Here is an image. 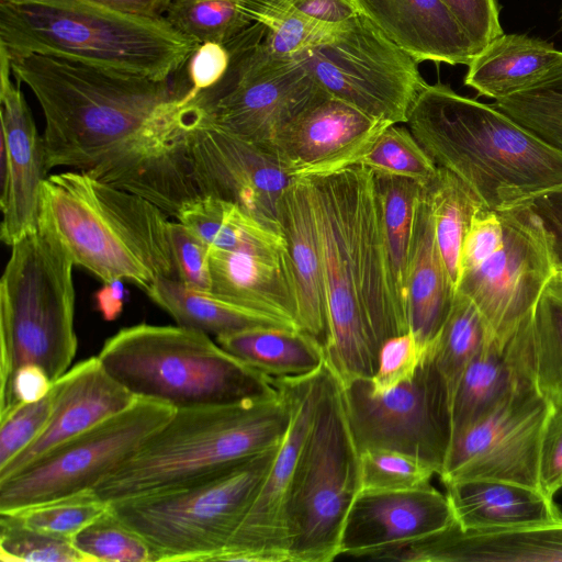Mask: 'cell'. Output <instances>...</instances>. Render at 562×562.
<instances>
[{"label": "cell", "mask_w": 562, "mask_h": 562, "mask_svg": "<svg viewBox=\"0 0 562 562\" xmlns=\"http://www.w3.org/2000/svg\"><path fill=\"white\" fill-rule=\"evenodd\" d=\"M360 492V457L342 384L326 361L289 505L291 562L339 557L347 514Z\"/></svg>", "instance_id": "9c48e42d"}, {"label": "cell", "mask_w": 562, "mask_h": 562, "mask_svg": "<svg viewBox=\"0 0 562 562\" xmlns=\"http://www.w3.org/2000/svg\"><path fill=\"white\" fill-rule=\"evenodd\" d=\"M389 125L322 89L270 149L293 178L326 176L358 164Z\"/></svg>", "instance_id": "ffe728a7"}, {"label": "cell", "mask_w": 562, "mask_h": 562, "mask_svg": "<svg viewBox=\"0 0 562 562\" xmlns=\"http://www.w3.org/2000/svg\"><path fill=\"white\" fill-rule=\"evenodd\" d=\"M405 293L409 331L428 350L450 312L456 288L437 244L425 187L415 212Z\"/></svg>", "instance_id": "83f0119b"}, {"label": "cell", "mask_w": 562, "mask_h": 562, "mask_svg": "<svg viewBox=\"0 0 562 562\" xmlns=\"http://www.w3.org/2000/svg\"><path fill=\"white\" fill-rule=\"evenodd\" d=\"M162 16L199 45H224L254 23L243 0H169Z\"/></svg>", "instance_id": "ab89813d"}, {"label": "cell", "mask_w": 562, "mask_h": 562, "mask_svg": "<svg viewBox=\"0 0 562 562\" xmlns=\"http://www.w3.org/2000/svg\"><path fill=\"white\" fill-rule=\"evenodd\" d=\"M215 340L241 362L273 379L307 376L326 361L324 344L301 329L257 327Z\"/></svg>", "instance_id": "1f68e13d"}, {"label": "cell", "mask_w": 562, "mask_h": 562, "mask_svg": "<svg viewBox=\"0 0 562 562\" xmlns=\"http://www.w3.org/2000/svg\"><path fill=\"white\" fill-rule=\"evenodd\" d=\"M562 61V50L525 34H503L483 47L468 65L464 85L498 100L538 83Z\"/></svg>", "instance_id": "4dcf8cb0"}, {"label": "cell", "mask_w": 562, "mask_h": 562, "mask_svg": "<svg viewBox=\"0 0 562 562\" xmlns=\"http://www.w3.org/2000/svg\"><path fill=\"white\" fill-rule=\"evenodd\" d=\"M161 401L137 397L126 409L58 445L0 481V513L93 490L175 413Z\"/></svg>", "instance_id": "8fae6325"}, {"label": "cell", "mask_w": 562, "mask_h": 562, "mask_svg": "<svg viewBox=\"0 0 562 562\" xmlns=\"http://www.w3.org/2000/svg\"><path fill=\"white\" fill-rule=\"evenodd\" d=\"M170 223L147 199L81 170L47 176L41 188L38 224L103 283L127 280L146 292L176 278Z\"/></svg>", "instance_id": "3957f363"}, {"label": "cell", "mask_w": 562, "mask_h": 562, "mask_svg": "<svg viewBox=\"0 0 562 562\" xmlns=\"http://www.w3.org/2000/svg\"><path fill=\"white\" fill-rule=\"evenodd\" d=\"M97 357L134 396L175 408L237 403L278 391L273 378L241 362L210 335L179 325L123 327Z\"/></svg>", "instance_id": "8992f818"}, {"label": "cell", "mask_w": 562, "mask_h": 562, "mask_svg": "<svg viewBox=\"0 0 562 562\" xmlns=\"http://www.w3.org/2000/svg\"><path fill=\"white\" fill-rule=\"evenodd\" d=\"M120 11L160 18L169 0H95Z\"/></svg>", "instance_id": "91938a15"}, {"label": "cell", "mask_w": 562, "mask_h": 562, "mask_svg": "<svg viewBox=\"0 0 562 562\" xmlns=\"http://www.w3.org/2000/svg\"><path fill=\"white\" fill-rule=\"evenodd\" d=\"M409 562H562V521L507 530H463L456 522L386 552Z\"/></svg>", "instance_id": "d4e9b609"}, {"label": "cell", "mask_w": 562, "mask_h": 562, "mask_svg": "<svg viewBox=\"0 0 562 562\" xmlns=\"http://www.w3.org/2000/svg\"><path fill=\"white\" fill-rule=\"evenodd\" d=\"M127 292L122 279H115L103 283L94 295L97 310L105 321L116 319L124 307Z\"/></svg>", "instance_id": "680465c9"}, {"label": "cell", "mask_w": 562, "mask_h": 562, "mask_svg": "<svg viewBox=\"0 0 562 562\" xmlns=\"http://www.w3.org/2000/svg\"><path fill=\"white\" fill-rule=\"evenodd\" d=\"M323 368L307 376L274 379L290 403L289 426L254 502L216 561L291 562L289 505Z\"/></svg>", "instance_id": "ac0fdd59"}, {"label": "cell", "mask_w": 562, "mask_h": 562, "mask_svg": "<svg viewBox=\"0 0 562 562\" xmlns=\"http://www.w3.org/2000/svg\"><path fill=\"white\" fill-rule=\"evenodd\" d=\"M280 443L191 482L110 503L111 510L149 543L157 562L216 561L246 516Z\"/></svg>", "instance_id": "ba28073f"}, {"label": "cell", "mask_w": 562, "mask_h": 562, "mask_svg": "<svg viewBox=\"0 0 562 562\" xmlns=\"http://www.w3.org/2000/svg\"><path fill=\"white\" fill-rule=\"evenodd\" d=\"M7 57L42 110L48 170L85 171L173 217L201 196L186 145L187 66L156 79L54 55Z\"/></svg>", "instance_id": "6da1fadb"}, {"label": "cell", "mask_w": 562, "mask_h": 562, "mask_svg": "<svg viewBox=\"0 0 562 562\" xmlns=\"http://www.w3.org/2000/svg\"><path fill=\"white\" fill-rule=\"evenodd\" d=\"M307 178L323 258L326 363L347 385L357 379H371L378 360L366 328L350 257L344 177L339 170Z\"/></svg>", "instance_id": "9a60e30c"}, {"label": "cell", "mask_w": 562, "mask_h": 562, "mask_svg": "<svg viewBox=\"0 0 562 562\" xmlns=\"http://www.w3.org/2000/svg\"><path fill=\"white\" fill-rule=\"evenodd\" d=\"M407 128L485 209L503 211L562 186V154L510 116L442 82L425 83Z\"/></svg>", "instance_id": "7a4b0ae2"}, {"label": "cell", "mask_w": 562, "mask_h": 562, "mask_svg": "<svg viewBox=\"0 0 562 562\" xmlns=\"http://www.w3.org/2000/svg\"><path fill=\"white\" fill-rule=\"evenodd\" d=\"M350 428L359 452L389 449L417 457L440 474L452 438L447 385L429 348L415 376L373 394L369 379L342 385Z\"/></svg>", "instance_id": "4fadbf2b"}, {"label": "cell", "mask_w": 562, "mask_h": 562, "mask_svg": "<svg viewBox=\"0 0 562 562\" xmlns=\"http://www.w3.org/2000/svg\"><path fill=\"white\" fill-rule=\"evenodd\" d=\"M530 317L505 346L488 339L465 367L451 400L452 437L490 413L521 382L532 380Z\"/></svg>", "instance_id": "f546056e"}, {"label": "cell", "mask_w": 562, "mask_h": 562, "mask_svg": "<svg viewBox=\"0 0 562 562\" xmlns=\"http://www.w3.org/2000/svg\"><path fill=\"white\" fill-rule=\"evenodd\" d=\"M539 481L549 496L562 488V404L552 405L540 448Z\"/></svg>", "instance_id": "f5cc1de1"}, {"label": "cell", "mask_w": 562, "mask_h": 562, "mask_svg": "<svg viewBox=\"0 0 562 562\" xmlns=\"http://www.w3.org/2000/svg\"><path fill=\"white\" fill-rule=\"evenodd\" d=\"M265 35L266 26L254 22L225 43L231 54L226 74L190 101L213 123L270 149L322 88L296 58L271 54Z\"/></svg>", "instance_id": "30bf717a"}, {"label": "cell", "mask_w": 562, "mask_h": 562, "mask_svg": "<svg viewBox=\"0 0 562 562\" xmlns=\"http://www.w3.org/2000/svg\"><path fill=\"white\" fill-rule=\"evenodd\" d=\"M493 105L562 154V88L532 86Z\"/></svg>", "instance_id": "f6af8a7d"}, {"label": "cell", "mask_w": 562, "mask_h": 562, "mask_svg": "<svg viewBox=\"0 0 562 562\" xmlns=\"http://www.w3.org/2000/svg\"><path fill=\"white\" fill-rule=\"evenodd\" d=\"M561 18H562V14H561Z\"/></svg>", "instance_id": "be15d7a7"}, {"label": "cell", "mask_w": 562, "mask_h": 562, "mask_svg": "<svg viewBox=\"0 0 562 562\" xmlns=\"http://www.w3.org/2000/svg\"><path fill=\"white\" fill-rule=\"evenodd\" d=\"M277 386L276 393L262 397L176 408L169 420L93 487L94 493L113 503L170 488L278 446L289 426L290 403Z\"/></svg>", "instance_id": "5b68a950"}, {"label": "cell", "mask_w": 562, "mask_h": 562, "mask_svg": "<svg viewBox=\"0 0 562 562\" xmlns=\"http://www.w3.org/2000/svg\"><path fill=\"white\" fill-rule=\"evenodd\" d=\"M528 363L538 392L562 404V280L554 276L530 317Z\"/></svg>", "instance_id": "836d02e7"}, {"label": "cell", "mask_w": 562, "mask_h": 562, "mask_svg": "<svg viewBox=\"0 0 562 562\" xmlns=\"http://www.w3.org/2000/svg\"><path fill=\"white\" fill-rule=\"evenodd\" d=\"M491 338L490 328L476 305L456 291L450 312L430 347L450 403L465 367Z\"/></svg>", "instance_id": "74e56055"}, {"label": "cell", "mask_w": 562, "mask_h": 562, "mask_svg": "<svg viewBox=\"0 0 562 562\" xmlns=\"http://www.w3.org/2000/svg\"><path fill=\"white\" fill-rule=\"evenodd\" d=\"M231 61V54L225 45L204 43L199 45L187 64L191 90L188 99L191 100L200 91L215 86L226 74Z\"/></svg>", "instance_id": "db71d44e"}, {"label": "cell", "mask_w": 562, "mask_h": 562, "mask_svg": "<svg viewBox=\"0 0 562 562\" xmlns=\"http://www.w3.org/2000/svg\"><path fill=\"white\" fill-rule=\"evenodd\" d=\"M198 47L164 16L95 0H0V50L8 56L54 55L166 79Z\"/></svg>", "instance_id": "277c9868"}, {"label": "cell", "mask_w": 562, "mask_h": 562, "mask_svg": "<svg viewBox=\"0 0 562 562\" xmlns=\"http://www.w3.org/2000/svg\"><path fill=\"white\" fill-rule=\"evenodd\" d=\"M535 86L560 87L562 88V61L554 66L538 83Z\"/></svg>", "instance_id": "94428289"}, {"label": "cell", "mask_w": 562, "mask_h": 562, "mask_svg": "<svg viewBox=\"0 0 562 562\" xmlns=\"http://www.w3.org/2000/svg\"><path fill=\"white\" fill-rule=\"evenodd\" d=\"M211 294L300 329L286 241L277 234L240 250L211 249Z\"/></svg>", "instance_id": "603a6c76"}, {"label": "cell", "mask_w": 562, "mask_h": 562, "mask_svg": "<svg viewBox=\"0 0 562 562\" xmlns=\"http://www.w3.org/2000/svg\"><path fill=\"white\" fill-rule=\"evenodd\" d=\"M0 561L90 562L72 540L42 533L0 514Z\"/></svg>", "instance_id": "bcb514c9"}, {"label": "cell", "mask_w": 562, "mask_h": 562, "mask_svg": "<svg viewBox=\"0 0 562 562\" xmlns=\"http://www.w3.org/2000/svg\"><path fill=\"white\" fill-rule=\"evenodd\" d=\"M90 562H157L149 543L109 510L72 538Z\"/></svg>", "instance_id": "7bdbcfd3"}, {"label": "cell", "mask_w": 562, "mask_h": 562, "mask_svg": "<svg viewBox=\"0 0 562 562\" xmlns=\"http://www.w3.org/2000/svg\"><path fill=\"white\" fill-rule=\"evenodd\" d=\"M50 418L42 434L0 469V481L19 472L58 445L126 409L135 401L97 356L70 367L52 386Z\"/></svg>", "instance_id": "cb8c5ba5"}, {"label": "cell", "mask_w": 562, "mask_h": 562, "mask_svg": "<svg viewBox=\"0 0 562 562\" xmlns=\"http://www.w3.org/2000/svg\"><path fill=\"white\" fill-rule=\"evenodd\" d=\"M52 407L50 390L40 401L18 405L0 415V469L42 434L50 418Z\"/></svg>", "instance_id": "c3c4849f"}, {"label": "cell", "mask_w": 562, "mask_h": 562, "mask_svg": "<svg viewBox=\"0 0 562 562\" xmlns=\"http://www.w3.org/2000/svg\"><path fill=\"white\" fill-rule=\"evenodd\" d=\"M110 508V503L88 490L27 506L8 515L15 522L29 529L72 540V538L92 524Z\"/></svg>", "instance_id": "60d3db41"}, {"label": "cell", "mask_w": 562, "mask_h": 562, "mask_svg": "<svg viewBox=\"0 0 562 562\" xmlns=\"http://www.w3.org/2000/svg\"><path fill=\"white\" fill-rule=\"evenodd\" d=\"M416 61L469 65L479 53L443 0H349Z\"/></svg>", "instance_id": "484cf974"}, {"label": "cell", "mask_w": 562, "mask_h": 562, "mask_svg": "<svg viewBox=\"0 0 562 562\" xmlns=\"http://www.w3.org/2000/svg\"><path fill=\"white\" fill-rule=\"evenodd\" d=\"M341 172L350 257L366 328L378 359L386 339L409 331L408 319L393 290L374 175L359 164Z\"/></svg>", "instance_id": "d6986e66"}, {"label": "cell", "mask_w": 562, "mask_h": 562, "mask_svg": "<svg viewBox=\"0 0 562 562\" xmlns=\"http://www.w3.org/2000/svg\"><path fill=\"white\" fill-rule=\"evenodd\" d=\"M359 165L375 175L406 178L426 187L438 166L407 127L391 124L378 136Z\"/></svg>", "instance_id": "b9f144b4"}, {"label": "cell", "mask_w": 562, "mask_h": 562, "mask_svg": "<svg viewBox=\"0 0 562 562\" xmlns=\"http://www.w3.org/2000/svg\"><path fill=\"white\" fill-rule=\"evenodd\" d=\"M281 227L296 285L300 329L325 344L327 308L323 258L307 177L293 178L285 190L281 201Z\"/></svg>", "instance_id": "4316f807"}, {"label": "cell", "mask_w": 562, "mask_h": 562, "mask_svg": "<svg viewBox=\"0 0 562 562\" xmlns=\"http://www.w3.org/2000/svg\"><path fill=\"white\" fill-rule=\"evenodd\" d=\"M555 276H557L560 280H562V271L557 272V274H555Z\"/></svg>", "instance_id": "6125c7cd"}, {"label": "cell", "mask_w": 562, "mask_h": 562, "mask_svg": "<svg viewBox=\"0 0 562 562\" xmlns=\"http://www.w3.org/2000/svg\"><path fill=\"white\" fill-rule=\"evenodd\" d=\"M443 485L456 524L463 530H507L562 521L554 497L540 488L487 479Z\"/></svg>", "instance_id": "f1b7e54d"}, {"label": "cell", "mask_w": 562, "mask_h": 562, "mask_svg": "<svg viewBox=\"0 0 562 562\" xmlns=\"http://www.w3.org/2000/svg\"><path fill=\"white\" fill-rule=\"evenodd\" d=\"M501 246L459 276L456 291L470 297L493 338L505 346L532 314L557 274L550 237L528 203L499 211Z\"/></svg>", "instance_id": "5bb4252c"}, {"label": "cell", "mask_w": 562, "mask_h": 562, "mask_svg": "<svg viewBox=\"0 0 562 562\" xmlns=\"http://www.w3.org/2000/svg\"><path fill=\"white\" fill-rule=\"evenodd\" d=\"M360 457V492H401L430 484L437 469L404 452L366 449ZM359 492V493H360Z\"/></svg>", "instance_id": "ee69618b"}, {"label": "cell", "mask_w": 562, "mask_h": 562, "mask_svg": "<svg viewBox=\"0 0 562 562\" xmlns=\"http://www.w3.org/2000/svg\"><path fill=\"white\" fill-rule=\"evenodd\" d=\"M53 381L43 368L29 363L13 374L8 391L0 396V415L18 405L33 403L45 397L52 390Z\"/></svg>", "instance_id": "11a10c76"}, {"label": "cell", "mask_w": 562, "mask_h": 562, "mask_svg": "<svg viewBox=\"0 0 562 562\" xmlns=\"http://www.w3.org/2000/svg\"><path fill=\"white\" fill-rule=\"evenodd\" d=\"M176 220L188 226L211 249L218 250L249 248L279 234L260 224L236 204L209 195L189 201L180 209Z\"/></svg>", "instance_id": "8d00e7d4"}, {"label": "cell", "mask_w": 562, "mask_h": 562, "mask_svg": "<svg viewBox=\"0 0 562 562\" xmlns=\"http://www.w3.org/2000/svg\"><path fill=\"white\" fill-rule=\"evenodd\" d=\"M293 57L325 92L390 124H406L426 83L418 61L361 14L330 42Z\"/></svg>", "instance_id": "7c38bea8"}, {"label": "cell", "mask_w": 562, "mask_h": 562, "mask_svg": "<svg viewBox=\"0 0 562 562\" xmlns=\"http://www.w3.org/2000/svg\"><path fill=\"white\" fill-rule=\"evenodd\" d=\"M145 293L177 325L214 335L215 338L257 327L294 329L209 292L189 289L177 278H159Z\"/></svg>", "instance_id": "d6a6232c"}, {"label": "cell", "mask_w": 562, "mask_h": 562, "mask_svg": "<svg viewBox=\"0 0 562 562\" xmlns=\"http://www.w3.org/2000/svg\"><path fill=\"white\" fill-rule=\"evenodd\" d=\"M74 267L40 224L11 246L0 281V396L24 364L40 366L53 382L70 369L78 349Z\"/></svg>", "instance_id": "52a82bcc"}, {"label": "cell", "mask_w": 562, "mask_h": 562, "mask_svg": "<svg viewBox=\"0 0 562 562\" xmlns=\"http://www.w3.org/2000/svg\"><path fill=\"white\" fill-rule=\"evenodd\" d=\"M252 22L266 26L263 46L278 57H293L330 42L342 29L314 20L285 0H243Z\"/></svg>", "instance_id": "f35d334b"}, {"label": "cell", "mask_w": 562, "mask_h": 562, "mask_svg": "<svg viewBox=\"0 0 562 562\" xmlns=\"http://www.w3.org/2000/svg\"><path fill=\"white\" fill-rule=\"evenodd\" d=\"M480 52L504 34L496 0H443Z\"/></svg>", "instance_id": "816d5d0a"}, {"label": "cell", "mask_w": 562, "mask_h": 562, "mask_svg": "<svg viewBox=\"0 0 562 562\" xmlns=\"http://www.w3.org/2000/svg\"><path fill=\"white\" fill-rule=\"evenodd\" d=\"M503 241V224L499 212L480 209L473 216L465 235L460 257V272L479 266Z\"/></svg>", "instance_id": "f907efd6"}, {"label": "cell", "mask_w": 562, "mask_h": 562, "mask_svg": "<svg viewBox=\"0 0 562 562\" xmlns=\"http://www.w3.org/2000/svg\"><path fill=\"white\" fill-rule=\"evenodd\" d=\"M547 231L557 267L562 271V186L544 191L528 202Z\"/></svg>", "instance_id": "9f6ffc18"}, {"label": "cell", "mask_w": 562, "mask_h": 562, "mask_svg": "<svg viewBox=\"0 0 562 562\" xmlns=\"http://www.w3.org/2000/svg\"><path fill=\"white\" fill-rule=\"evenodd\" d=\"M285 1L306 16L329 24H341L359 14L349 0Z\"/></svg>", "instance_id": "6f0895ef"}, {"label": "cell", "mask_w": 562, "mask_h": 562, "mask_svg": "<svg viewBox=\"0 0 562 562\" xmlns=\"http://www.w3.org/2000/svg\"><path fill=\"white\" fill-rule=\"evenodd\" d=\"M551 406L532 380L521 382L490 413L452 437L441 482L487 479L541 490L540 448Z\"/></svg>", "instance_id": "2e32d148"}, {"label": "cell", "mask_w": 562, "mask_h": 562, "mask_svg": "<svg viewBox=\"0 0 562 562\" xmlns=\"http://www.w3.org/2000/svg\"><path fill=\"white\" fill-rule=\"evenodd\" d=\"M454 520L446 493L431 484L401 492H360L347 514L339 557L370 558L437 533Z\"/></svg>", "instance_id": "7402d4cb"}, {"label": "cell", "mask_w": 562, "mask_h": 562, "mask_svg": "<svg viewBox=\"0 0 562 562\" xmlns=\"http://www.w3.org/2000/svg\"><path fill=\"white\" fill-rule=\"evenodd\" d=\"M426 352L411 331L386 339L379 349L375 372L369 379L372 393L383 394L411 381Z\"/></svg>", "instance_id": "7dc6e473"}, {"label": "cell", "mask_w": 562, "mask_h": 562, "mask_svg": "<svg viewBox=\"0 0 562 562\" xmlns=\"http://www.w3.org/2000/svg\"><path fill=\"white\" fill-rule=\"evenodd\" d=\"M374 175L380 199L382 226L396 300L406 313V273L412 245L419 183L401 177ZM407 315V313H406Z\"/></svg>", "instance_id": "e575fe53"}, {"label": "cell", "mask_w": 562, "mask_h": 562, "mask_svg": "<svg viewBox=\"0 0 562 562\" xmlns=\"http://www.w3.org/2000/svg\"><path fill=\"white\" fill-rule=\"evenodd\" d=\"M170 244L176 278L189 289L211 292V247L181 222L171 221Z\"/></svg>", "instance_id": "681fc988"}, {"label": "cell", "mask_w": 562, "mask_h": 562, "mask_svg": "<svg viewBox=\"0 0 562 562\" xmlns=\"http://www.w3.org/2000/svg\"><path fill=\"white\" fill-rule=\"evenodd\" d=\"M0 60V238L11 247L37 228L41 188L49 170L43 138L20 83L10 79V63L3 52Z\"/></svg>", "instance_id": "44dd1931"}, {"label": "cell", "mask_w": 562, "mask_h": 562, "mask_svg": "<svg viewBox=\"0 0 562 562\" xmlns=\"http://www.w3.org/2000/svg\"><path fill=\"white\" fill-rule=\"evenodd\" d=\"M186 145L200 195L229 201L282 234L281 201L293 177L271 149L213 123L191 101Z\"/></svg>", "instance_id": "e0dca14e"}, {"label": "cell", "mask_w": 562, "mask_h": 562, "mask_svg": "<svg viewBox=\"0 0 562 562\" xmlns=\"http://www.w3.org/2000/svg\"><path fill=\"white\" fill-rule=\"evenodd\" d=\"M425 189L430 202L437 244L457 288L465 235L474 214L484 206L467 184L439 166L437 175Z\"/></svg>", "instance_id": "d590c367"}]
</instances>
